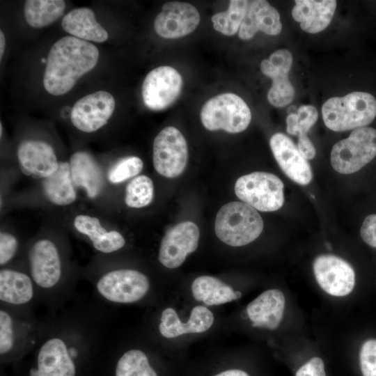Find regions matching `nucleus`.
I'll return each mask as SVG.
<instances>
[{"label":"nucleus","mask_w":376,"mask_h":376,"mask_svg":"<svg viewBox=\"0 0 376 376\" xmlns=\"http://www.w3.org/2000/svg\"><path fill=\"white\" fill-rule=\"evenodd\" d=\"M79 325L48 332L13 366L12 376H95L103 350Z\"/></svg>","instance_id":"nucleus-1"},{"label":"nucleus","mask_w":376,"mask_h":376,"mask_svg":"<svg viewBox=\"0 0 376 376\" xmlns=\"http://www.w3.org/2000/svg\"><path fill=\"white\" fill-rule=\"evenodd\" d=\"M95 45L74 36H64L51 47L43 75V86L51 95L69 92L77 80L97 65Z\"/></svg>","instance_id":"nucleus-2"},{"label":"nucleus","mask_w":376,"mask_h":376,"mask_svg":"<svg viewBox=\"0 0 376 376\" xmlns=\"http://www.w3.org/2000/svg\"><path fill=\"white\" fill-rule=\"evenodd\" d=\"M325 125L335 132L363 127L376 116V99L366 92L356 91L327 100L322 107Z\"/></svg>","instance_id":"nucleus-3"},{"label":"nucleus","mask_w":376,"mask_h":376,"mask_svg":"<svg viewBox=\"0 0 376 376\" xmlns=\"http://www.w3.org/2000/svg\"><path fill=\"white\" fill-rule=\"evenodd\" d=\"M263 221L256 209L243 202L223 205L217 214L214 230L217 237L231 246H242L261 234Z\"/></svg>","instance_id":"nucleus-4"},{"label":"nucleus","mask_w":376,"mask_h":376,"mask_svg":"<svg viewBox=\"0 0 376 376\" xmlns=\"http://www.w3.org/2000/svg\"><path fill=\"white\" fill-rule=\"evenodd\" d=\"M201 120L208 130H223L235 134L248 127L251 113L240 96L226 93L212 97L204 104L201 111Z\"/></svg>","instance_id":"nucleus-5"},{"label":"nucleus","mask_w":376,"mask_h":376,"mask_svg":"<svg viewBox=\"0 0 376 376\" xmlns=\"http://www.w3.org/2000/svg\"><path fill=\"white\" fill-rule=\"evenodd\" d=\"M376 156V130L363 127L337 142L331 152V163L337 172L350 174L358 171Z\"/></svg>","instance_id":"nucleus-6"},{"label":"nucleus","mask_w":376,"mask_h":376,"mask_svg":"<svg viewBox=\"0 0 376 376\" xmlns=\"http://www.w3.org/2000/svg\"><path fill=\"white\" fill-rule=\"evenodd\" d=\"M284 185L276 175L256 171L241 176L235 185L236 196L256 210L273 212L284 203Z\"/></svg>","instance_id":"nucleus-7"},{"label":"nucleus","mask_w":376,"mask_h":376,"mask_svg":"<svg viewBox=\"0 0 376 376\" xmlns=\"http://www.w3.org/2000/svg\"><path fill=\"white\" fill-rule=\"evenodd\" d=\"M104 299L116 304H132L142 299L148 292L150 281L142 272L119 269L101 276L95 284Z\"/></svg>","instance_id":"nucleus-8"},{"label":"nucleus","mask_w":376,"mask_h":376,"mask_svg":"<svg viewBox=\"0 0 376 376\" xmlns=\"http://www.w3.org/2000/svg\"><path fill=\"white\" fill-rule=\"evenodd\" d=\"M188 161L187 141L175 127L164 128L153 141L152 162L158 173L173 178L182 173Z\"/></svg>","instance_id":"nucleus-9"},{"label":"nucleus","mask_w":376,"mask_h":376,"mask_svg":"<svg viewBox=\"0 0 376 376\" xmlns=\"http://www.w3.org/2000/svg\"><path fill=\"white\" fill-rule=\"evenodd\" d=\"M182 88V78L173 68L162 65L151 70L145 77L141 94L145 105L161 111L171 105Z\"/></svg>","instance_id":"nucleus-10"},{"label":"nucleus","mask_w":376,"mask_h":376,"mask_svg":"<svg viewBox=\"0 0 376 376\" xmlns=\"http://www.w3.org/2000/svg\"><path fill=\"white\" fill-rule=\"evenodd\" d=\"M115 100L106 91H98L79 99L73 105L70 119L84 132L97 131L105 125L115 109Z\"/></svg>","instance_id":"nucleus-11"},{"label":"nucleus","mask_w":376,"mask_h":376,"mask_svg":"<svg viewBox=\"0 0 376 376\" xmlns=\"http://www.w3.org/2000/svg\"><path fill=\"white\" fill-rule=\"evenodd\" d=\"M31 277L38 288L50 290L59 283L62 265L58 249L49 240L36 241L28 254Z\"/></svg>","instance_id":"nucleus-12"},{"label":"nucleus","mask_w":376,"mask_h":376,"mask_svg":"<svg viewBox=\"0 0 376 376\" xmlns=\"http://www.w3.org/2000/svg\"><path fill=\"white\" fill-rule=\"evenodd\" d=\"M313 273L320 288L330 295L343 297L354 287L355 274L345 260L334 255H320L313 264Z\"/></svg>","instance_id":"nucleus-13"},{"label":"nucleus","mask_w":376,"mask_h":376,"mask_svg":"<svg viewBox=\"0 0 376 376\" xmlns=\"http://www.w3.org/2000/svg\"><path fill=\"white\" fill-rule=\"evenodd\" d=\"M199 237V229L191 221L181 222L169 228L161 241L159 261L167 268L180 267L187 255L196 250Z\"/></svg>","instance_id":"nucleus-14"},{"label":"nucleus","mask_w":376,"mask_h":376,"mask_svg":"<svg viewBox=\"0 0 376 376\" xmlns=\"http://www.w3.org/2000/svg\"><path fill=\"white\" fill-rule=\"evenodd\" d=\"M292 64V55L285 49H278L260 63L261 72L272 80L267 99L274 107H283L294 99L295 89L288 77Z\"/></svg>","instance_id":"nucleus-15"},{"label":"nucleus","mask_w":376,"mask_h":376,"mask_svg":"<svg viewBox=\"0 0 376 376\" xmlns=\"http://www.w3.org/2000/svg\"><path fill=\"white\" fill-rule=\"evenodd\" d=\"M200 22V15L191 4L171 1L164 3L154 22L156 33L167 39L184 37L193 32Z\"/></svg>","instance_id":"nucleus-16"},{"label":"nucleus","mask_w":376,"mask_h":376,"mask_svg":"<svg viewBox=\"0 0 376 376\" xmlns=\"http://www.w3.org/2000/svg\"><path fill=\"white\" fill-rule=\"evenodd\" d=\"M269 144L276 161L289 178L301 185L310 183L313 178L311 167L289 137L276 133Z\"/></svg>","instance_id":"nucleus-17"},{"label":"nucleus","mask_w":376,"mask_h":376,"mask_svg":"<svg viewBox=\"0 0 376 376\" xmlns=\"http://www.w3.org/2000/svg\"><path fill=\"white\" fill-rule=\"evenodd\" d=\"M18 162L22 172L33 178H45L54 173L59 162L53 148L39 140L22 142L17 149Z\"/></svg>","instance_id":"nucleus-18"},{"label":"nucleus","mask_w":376,"mask_h":376,"mask_svg":"<svg viewBox=\"0 0 376 376\" xmlns=\"http://www.w3.org/2000/svg\"><path fill=\"white\" fill-rule=\"evenodd\" d=\"M214 317L204 306H196L191 311L187 323H182L172 308L164 309L159 324L160 334L167 338H176L186 334H197L207 331L213 324Z\"/></svg>","instance_id":"nucleus-19"},{"label":"nucleus","mask_w":376,"mask_h":376,"mask_svg":"<svg viewBox=\"0 0 376 376\" xmlns=\"http://www.w3.org/2000/svg\"><path fill=\"white\" fill-rule=\"evenodd\" d=\"M285 304V296L280 290L269 289L263 292L246 307L252 326L276 329L283 317Z\"/></svg>","instance_id":"nucleus-20"},{"label":"nucleus","mask_w":376,"mask_h":376,"mask_svg":"<svg viewBox=\"0 0 376 376\" xmlns=\"http://www.w3.org/2000/svg\"><path fill=\"white\" fill-rule=\"evenodd\" d=\"M282 24L280 15L275 8L267 1H249L246 15L239 30V37L249 40L258 31L276 36L281 33Z\"/></svg>","instance_id":"nucleus-21"},{"label":"nucleus","mask_w":376,"mask_h":376,"mask_svg":"<svg viewBox=\"0 0 376 376\" xmlns=\"http://www.w3.org/2000/svg\"><path fill=\"white\" fill-rule=\"evenodd\" d=\"M334 0H296L292 10L294 19L301 29L310 33H317L329 24L336 10Z\"/></svg>","instance_id":"nucleus-22"},{"label":"nucleus","mask_w":376,"mask_h":376,"mask_svg":"<svg viewBox=\"0 0 376 376\" xmlns=\"http://www.w3.org/2000/svg\"><path fill=\"white\" fill-rule=\"evenodd\" d=\"M70 174L75 187L84 189L88 196L95 198L100 193L104 179L102 171L88 152H75L70 159Z\"/></svg>","instance_id":"nucleus-23"},{"label":"nucleus","mask_w":376,"mask_h":376,"mask_svg":"<svg viewBox=\"0 0 376 376\" xmlns=\"http://www.w3.org/2000/svg\"><path fill=\"white\" fill-rule=\"evenodd\" d=\"M63 30L79 39L102 42L107 40V31L97 22L89 8H77L67 13L61 21Z\"/></svg>","instance_id":"nucleus-24"},{"label":"nucleus","mask_w":376,"mask_h":376,"mask_svg":"<svg viewBox=\"0 0 376 376\" xmlns=\"http://www.w3.org/2000/svg\"><path fill=\"white\" fill-rule=\"evenodd\" d=\"M34 282L26 274L10 269L0 272V300L10 306H24L35 295Z\"/></svg>","instance_id":"nucleus-25"},{"label":"nucleus","mask_w":376,"mask_h":376,"mask_svg":"<svg viewBox=\"0 0 376 376\" xmlns=\"http://www.w3.org/2000/svg\"><path fill=\"white\" fill-rule=\"evenodd\" d=\"M74 226L80 233L86 235L98 251L110 253L125 244L123 236L116 230L107 231L100 220L89 215L79 214L74 220Z\"/></svg>","instance_id":"nucleus-26"},{"label":"nucleus","mask_w":376,"mask_h":376,"mask_svg":"<svg viewBox=\"0 0 376 376\" xmlns=\"http://www.w3.org/2000/svg\"><path fill=\"white\" fill-rule=\"evenodd\" d=\"M24 329L8 310H0V356L3 365L13 364L24 356L20 345L24 341Z\"/></svg>","instance_id":"nucleus-27"},{"label":"nucleus","mask_w":376,"mask_h":376,"mask_svg":"<svg viewBox=\"0 0 376 376\" xmlns=\"http://www.w3.org/2000/svg\"><path fill=\"white\" fill-rule=\"evenodd\" d=\"M42 187L45 197L55 205H67L76 199L75 186L67 162H59L56 171L43 179Z\"/></svg>","instance_id":"nucleus-28"},{"label":"nucleus","mask_w":376,"mask_h":376,"mask_svg":"<svg viewBox=\"0 0 376 376\" xmlns=\"http://www.w3.org/2000/svg\"><path fill=\"white\" fill-rule=\"evenodd\" d=\"M194 298L205 305H219L238 299L242 293L234 291L233 288L219 279L211 276L196 278L191 284Z\"/></svg>","instance_id":"nucleus-29"},{"label":"nucleus","mask_w":376,"mask_h":376,"mask_svg":"<svg viewBox=\"0 0 376 376\" xmlns=\"http://www.w3.org/2000/svg\"><path fill=\"white\" fill-rule=\"evenodd\" d=\"M65 8L62 0H27L24 6V17L29 26L42 28L58 19Z\"/></svg>","instance_id":"nucleus-30"},{"label":"nucleus","mask_w":376,"mask_h":376,"mask_svg":"<svg viewBox=\"0 0 376 376\" xmlns=\"http://www.w3.org/2000/svg\"><path fill=\"white\" fill-rule=\"evenodd\" d=\"M249 1H230L228 9L212 17L214 29L225 36L235 34L241 26L248 10Z\"/></svg>","instance_id":"nucleus-31"},{"label":"nucleus","mask_w":376,"mask_h":376,"mask_svg":"<svg viewBox=\"0 0 376 376\" xmlns=\"http://www.w3.org/2000/svg\"><path fill=\"white\" fill-rule=\"evenodd\" d=\"M154 196L152 180L147 175L134 178L125 189V202L130 207L140 208L148 205Z\"/></svg>","instance_id":"nucleus-32"},{"label":"nucleus","mask_w":376,"mask_h":376,"mask_svg":"<svg viewBox=\"0 0 376 376\" xmlns=\"http://www.w3.org/2000/svg\"><path fill=\"white\" fill-rule=\"evenodd\" d=\"M318 113L313 105H302L297 113H290L286 118L287 132L298 139L307 137L308 131L317 121Z\"/></svg>","instance_id":"nucleus-33"},{"label":"nucleus","mask_w":376,"mask_h":376,"mask_svg":"<svg viewBox=\"0 0 376 376\" xmlns=\"http://www.w3.org/2000/svg\"><path fill=\"white\" fill-rule=\"evenodd\" d=\"M143 167V162L139 157H127L113 165L109 171L107 177L111 183H120L138 175Z\"/></svg>","instance_id":"nucleus-34"},{"label":"nucleus","mask_w":376,"mask_h":376,"mask_svg":"<svg viewBox=\"0 0 376 376\" xmlns=\"http://www.w3.org/2000/svg\"><path fill=\"white\" fill-rule=\"evenodd\" d=\"M359 364L363 376H376V339L363 343L359 352Z\"/></svg>","instance_id":"nucleus-35"},{"label":"nucleus","mask_w":376,"mask_h":376,"mask_svg":"<svg viewBox=\"0 0 376 376\" xmlns=\"http://www.w3.org/2000/svg\"><path fill=\"white\" fill-rule=\"evenodd\" d=\"M18 246L17 238L10 233H0V265H4L15 256Z\"/></svg>","instance_id":"nucleus-36"},{"label":"nucleus","mask_w":376,"mask_h":376,"mask_svg":"<svg viewBox=\"0 0 376 376\" xmlns=\"http://www.w3.org/2000/svg\"><path fill=\"white\" fill-rule=\"evenodd\" d=\"M295 376H326L322 359L313 357L297 370Z\"/></svg>","instance_id":"nucleus-37"},{"label":"nucleus","mask_w":376,"mask_h":376,"mask_svg":"<svg viewBox=\"0 0 376 376\" xmlns=\"http://www.w3.org/2000/svg\"><path fill=\"white\" fill-rule=\"evenodd\" d=\"M360 233L362 240L366 244L376 248V214H370L366 217Z\"/></svg>","instance_id":"nucleus-38"},{"label":"nucleus","mask_w":376,"mask_h":376,"mask_svg":"<svg viewBox=\"0 0 376 376\" xmlns=\"http://www.w3.org/2000/svg\"><path fill=\"white\" fill-rule=\"evenodd\" d=\"M297 148L306 159H311L315 155V147L308 136L298 139Z\"/></svg>","instance_id":"nucleus-39"},{"label":"nucleus","mask_w":376,"mask_h":376,"mask_svg":"<svg viewBox=\"0 0 376 376\" xmlns=\"http://www.w3.org/2000/svg\"><path fill=\"white\" fill-rule=\"evenodd\" d=\"M214 376H250L247 373L240 369L226 370Z\"/></svg>","instance_id":"nucleus-40"},{"label":"nucleus","mask_w":376,"mask_h":376,"mask_svg":"<svg viewBox=\"0 0 376 376\" xmlns=\"http://www.w3.org/2000/svg\"><path fill=\"white\" fill-rule=\"evenodd\" d=\"M6 47V39L5 36L2 31H0V59H1L2 56L4 53Z\"/></svg>","instance_id":"nucleus-41"},{"label":"nucleus","mask_w":376,"mask_h":376,"mask_svg":"<svg viewBox=\"0 0 376 376\" xmlns=\"http://www.w3.org/2000/svg\"><path fill=\"white\" fill-rule=\"evenodd\" d=\"M1 376H8L5 372L1 371Z\"/></svg>","instance_id":"nucleus-42"},{"label":"nucleus","mask_w":376,"mask_h":376,"mask_svg":"<svg viewBox=\"0 0 376 376\" xmlns=\"http://www.w3.org/2000/svg\"><path fill=\"white\" fill-rule=\"evenodd\" d=\"M0 133H1V136H2V125L1 123L0 124Z\"/></svg>","instance_id":"nucleus-43"}]
</instances>
